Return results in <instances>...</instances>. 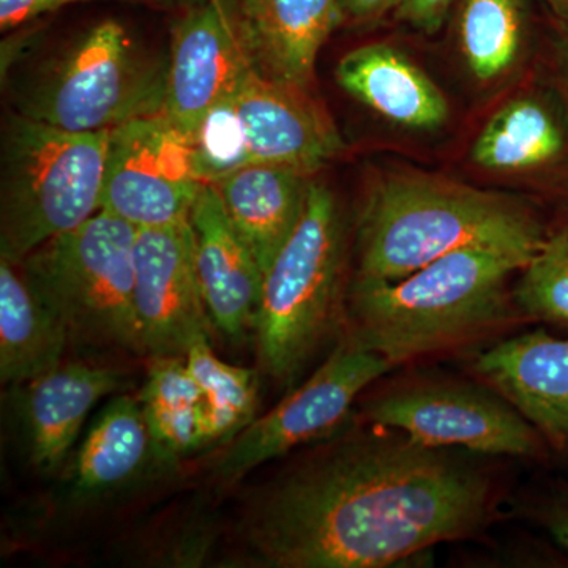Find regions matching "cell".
<instances>
[{"instance_id": "obj_20", "label": "cell", "mask_w": 568, "mask_h": 568, "mask_svg": "<svg viewBox=\"0 0 568 568\" xmlns=\"http://www.w3.org/2000/svg\"><path fill=\"white\" fill-rule=\"evenodd\" d=\"M310 183V174L263 163L248 164L212 183L263 274L297 226Z\"/></svg>"}, {"instance_id": "obj_5", "label": "cell", "mask_w": 568, "mask_h": 568, "mask_svg": "<svg viewBox=\"0 0 568 568\" xmlns=\"http://www.w3.org/2000/svg\"><path fill=\"white\" fill-rule=\"evenodd\" d=\"M343 256L334 193L312 181L297 226L264 274L254 332L267 375L294 381L345 321Z\"/></svg>"}, {"instance_id": "obj_28", "label": "cell", "mask_w": 568, "mask_h": 568, "mask_svg": "<svg viewBox=\"0 0 568 568\" xmlns=\"http://www.w3.org/2000/svg\"><path fill=\"white\" fill-rule=\"evenodd\" d=\"M88 2L153 3V0H0V29L2 32L17 31L52 11Z\"/></svg>"}, {"instance_id": "obj_14", "label": "cell", "mask_w": 568, "mask_h": 568, "mask_svg": "<svg viewBox=\"0 0 568 568\" xmlns=\"http://www.w3.org/2000/svg\"><path fill=\"white\" fill-rule=\"evenodd\" d=\"M194 261L213 327L237 342L256 325L264 274L234 230L212 183H204L190 213Z\"/></svg>"}, {"instance_id": "obj_26", "label": "cell", "mask_w": 568, "mask_h": 568, "mask_svg": "<svg viewBox=\"0 0 568 568\" xmlns=\"http://www.w3.org/2000/svg\"><path fill=\"white\" fill-rule=\"evenodd\" d=\"M521 272L515 297L523 313L568 325V223L547 234Z\"/></svg>"}, {"instance_id": "obj_18", "label": "cell", "mask_w": 568, "mask_h": 568, "mask_svg": "<svg viewBox=\"0 0 568 568\" xmlns=\"http://www.w3.org/2000/svg\"><path fill=\"white\" fill-rule=\"evenodd\" d=\"M339 88L386 121L436 132L450 110L443 91L416 62L387 43L365 44L346 52L335 69Z\"/></svg>"}, {"instance_id": "obj_2", "label": "cell", "mask_w": 568, "mask_h": 568, "mask_svg": "<svg viewBox=\"0 0 568 568\" xmlns=\"http://www.w3.org/2000/svg\"><path fill=\"white\" fill-rule=\"evenodd\" d=\"M547 233L525 201L437 175L402 173L369 189L357 224V278L396 282L465 248L530 261Z\"/></svg>"}, {"instance_id": "obj_32", "label": "cell", "mask_w": 568, "mask_h": 568, "mask_svg": "<svg viewBox=\"0 0 568 568\" xmlns=\"http://www.w3.org/2000/svg\"><path fill=\"white\" fill-rule=\"evenodd\" d=\"M555 52L568 104V21H562V24H560L558 37L555 40Z\"/></svg>"}, {"instance_id": "obj_33", "label": "cell", "mask_w": 568, "mask_h": 568, "mask_svg": "<svg viewBox=\"0 0 568 568\" xmlns=\"http://www.w3.org/2000/svg\"><path fill=\"white\" fill-rule=\"evenodd\" d=\"M201 2H204V0H153V3H156V6L179 11L192 9V7Z\"/></svg>"}, {"instance_id": "obj_27", "label": "cell", "mask_w": 568, "mask_h": 568, "mask_svg": "<svg viewBox=\"0 0 568 568\" xmlns=\"http://www.w3.org/2000/svg\"><path fill=\"white\" fill-rule=\"evenodd\" d=\"M194 171L203 183H216L252 164L244 123L233 99L211 108L190 133Z\"/></svg>"}, {"instance_id": "obj_15", "label": "cell", "mask_w": 568, "mask_h": 568, "mask_svg": "<svg viewBox=\"0 0 568 568\" xmlns=\"http://www.w3.org/2000/svg\"><path fill=\"white\" fill-rule=\"evenodd\" d=\"M474 368L568 457V339L528 332L478 355Z\"/></svg>"}, {"instance_id": "obj_11", "label": "cell", "mask_w": 568, "mask_h": 568, "mask_svg": "<svg viewBox=\"0 0 568 568\" xmlns=\"http://www.w3.org/2000/svg\"><path fill=\"white\" fill-rule=\"evenodd\" d=\"M133 298L142 353L185 357L196 339L211 338L190 220L138 230Z\"/></svg>"}, {"instance_id": "obj_4", "label": "cell", "mask_w": 568, "mask_h": 568, "mask_svg": "<svg viewBox=\"0 0 568 568\" xmlns=\"http://www.w3.org/2000/svg\"><path fill=\"white\" fill-rule=\"evenodd\" d=\"M168 58L145 51L122 22H97L52 52L14 89L18 114L69 133H110L162 114Z\"/></svg>"}, {"instance_id": "obj_1", "label": "cell", "mask_w": 568, "mask_h": 568, "mask_svg": "<svg viewBox=\"0 0 568 568\" xmlns=\"http://www.w3.org/2000/svg\"><path fill=\"white\" fill-rule=\"evenodd\" d=\"M495 511L473 463L392 429L349 437L261 488L239 523L271 568H383L473 536Z\"/></svg>"}, {"instance_id": "obj_10", "label": "cell", "mask_w": 568, "mask_h": 568, "mask_svg": "<svg viewBox=\"0 0 568 568\" xmlns=\"http://www.w3.org/2000/svg\"><path fill=\"white\" fill-rule=\"evenodd\" d=\"M203 185L189 136L164 112L110 132L100 211L136 230L171 226L190 220Z\"/></svg>"}, {"instance_id": "obj_21", "label": "cell", "mask_w": 568, "mask_h": 568, "mask_svg": "<svg viewBox=\"0 0 568 568\" xmlns=\"http://www.w3.org/2000/svg\"><path fill=\"white\" fill-rule=\"evenodd\" d=\"M481 170L540 173L568 163V106L538 93L519 95L491 115L470 149Z\"/></svg>"}, {"instance_id": "obj_23", "label": "cell", "mask_w": 568, "mask_h": 568, "mask_svg": "<svg viewBox=\"0 0 568 568\" xmlns=\"http://www.w3.org/2000/svg\"><path fill=\"white\" fill-rule=\"evenodd\" d=\"M138 402L163 466L207 448L204 396L185 357H153Z\"/></svg>"}, {"instance_id": "obj_29", "label": "cell", "mask_w": 568, "mask_h": 568, "mask_svg": "<svg viewBox=\"0 0 568 568\" xmlns=\"http://www.w3.org/2000/svg\"><path fill=\"white\" fill-rule=\"evenodd\" d=\"M454 2L455 0H398L394 11L398 20L418 32L432 36L440 31Z\"/></svg>"}, {"instance_id": "obj_12", "label": "cell", "mask_w": 568, "mask_h": 568, "mask_svg": "<svg viewBox=\"0 0 568 568\" xmlns=\"http://www.w3.org/2000/svg\"><path fill=\"white\" fill-rule=\"evenodd\" d=\"M168 55L164 114L186 136L253 71L235 0H204L181 11Z\"/></svg>"}, {"instance_id": "obj_16", "label": "cell", "mask_w": 568, "mask_h": 568, "mask_svg": "<svg viewBox=\"0 0 568 568\" xmlns=\"http://www.w3.org/2000/svg\"><path fill=\"white\" fill-rule=\"evenodd\" d=\"M125 384L121 373L85 364H61L17 386V410L29 459L52 473L65 465L93 407Z\"/></svg>"}, {"instance_id": "obj_34", "label": "cell", "mask_w": 568, "mask_h": 568, "mask_svg": "<svg viewBox=\"0 0 568 568\" xmlns=\"http://www.w3.org/2000/svg\"><path fill=\"white\" fill-rule=\"evenodd\" d=\"M545 2L562 18V21H568V0H545Z\"/></svg>"}, {"instance_id": "obj_24", "label": "cell", "mask_w": 568, "mask_h": 568, "mask_svg": "<svg viewBox=\"0 0 568 568\" xmlns=\"http://www.w3.org/2000/svg\"><path fill=\"white\" fill-rule=\"evenodd\" d=\"M185 362L203 392L207 448L231 443L256 418L257 373L220 361L207 336L193 343Z\"/></svg>"}, {"instance_id": "obj_30", "label": "cell", "mask_w": 568, "mask_h": 568, "mask_svg": "<svg viewBox=\"0 0 568 568\" xmlns=\"http://www.w3.org/2000/svg\"><path fill=\"white\" fill-rule=\"evenodd\" d=\"M398 0H339L345 20L355 22L375 21L395 10Z\"/></svg>"}, {"instance_id": "obj_17", "label": "cell", "mask_w": 568, "mask_h": 568, "mask_svg": "<svg viewBox=\"0 0 568 568\" xmlns=\"http://www.w3.org/2000/svg\"><path fill=\"white\" fill-rule=\"evenodd\" d=\"M254 71L265 80L306 89L317 54L345 20L339 0H235Z\"/></svg>"}, {"instance_id": "obj_3", "label": "cell", "mask_w": 568, "mask_h": 568, "mask_svg": "<svg viewBox=\"0 0 568 568\" xmlns=\"http://www.w3.org/2000/svg\"><path fill=\"white\" fill-rule=\"evenodd\" d=\"M529 261L495 248L448 253L396 282L355 280L351 338L392 365L436 353L507 320V282Z\"/></svg>"}, {"instance_id": "obj_25", "label": "cell", "mask_w": 568, "mask_h": 568, "mask_svg": "<svg viewBox=\"0 0 568 568\" xmlns=\"http://www.w3.org/2000/svg\"><path fill=\"white\" fill-rule=\"evenodd\" d=\"M458 37L473 77L499 80L517 65L525 48L523 0H463Z\"/></svg>"}, {"instance_id": "obj_19", "label": "cell", "mask_w": 568, "mask_h": 568, "mask_svg": "<svg viewBox=\"0 0 568 568\" xmlns=\"http://www.w3.org/2000/svg\"><path fill=\"white\" fill-rule=\"evenodd\" d=\"M162 465L138 398L119 396L104 407L67 469L65 487L73 503H93L122 491Z\"/></svg>"}, {"instance_id": "obj_22", "label": "cell", "mask_w": 568, "mask_h": 568, "mask_svg": "<svg viewBox=\"0 0 568 568\" xmlns=\"http://www.w3.org/2000/svg\"><path fill=\"white\" fill-rule=\"evenodd\" d=\"M70 334L20 265L0 257V381L17 387L62 364Z\"/></svg>"}, {"instance_id": "obj_13", "label": "cell", "mask_w": 568, "mask_h": 568, "mask_svg": "<svg viewBox=\"0 0 568 568\" xmlns=\"http://www.w3.org/2000/svg\"><path fill=\"white\" fill-rule=\"evenodd\" d=\"M252 163L293 168L313 175L343 151L335 123L306 89L250 71L234 95Z\"/></svg>"}, {"instance_id": "obj_7", "label": "cell", "mask_w": 568, "mask_h": 568, "mask_svg": "<svg viewBox=\"0 0 568 568\" xmlns=\"http://www.w3.org/2000/svg\"><path fill=\"white\" fill-rule=\"evenodd\" d=\"M136 234L132 224L99 211L18 264L70 339L142 353L133 298Z\"/></svg>"}, {"instance_id": "obj_6", "label": "cell", "mask_w": 568, "mask_h": 568, "mask_svg": "<svg viewBox=\"0 0 568 568\" xmlns=\"http://www.w3.org/2000/svg\"><path fill=\"white\" fill-rule=\"evenodd\" d=\"M110 133H69L13 112L0 153V257L20 264L102 204Z\"/></svg>"}, {"instance_id": "obj_8", "label": "cell", "mask_w": 568, "mask_h": 568, "mask_svg": "<svg viewBox=\"0 0 568 568\" xmlns=\"http://www.w3.org/2000/svg\"><path fill=\"white\" fill-rule=\"evenodd\" d=\"M383 355L347 338L315 375L291 392L271 413L239 433L213 466V478L233 485L256 467L305 444L335 435L355 398L392 368Z\"/></svg>"}, {"instance_id": "obj_9", "label": "cell", "mask_w": 568, "mask_h": 568, "mask_svg": "<svg viewBox=\"0 0 568 568\" xmlns=\"http://www.w3.org/2000/svg\"><path fill=\"white\" fill-rule=\"evenodd\" d=\"M383 429L437 448L536 457L541 436L506 398L459 383H416L377 396L365 409Z\"/></svg>"}, {"instance_id": "obj_31", "label": "cell", "mask_w": 568, "mask_h": 568, "mask_svg": "<svg viewBox=\"0 0 568 568\" xmlns=\"http://www.w3.org/2000/svg\"><path fill=\"white\" fill-rule=\"evenodd\" d=\"M544 526L556 544L568 551V489L549 504L544 514Z\"/></svg>"}]
</instances>
